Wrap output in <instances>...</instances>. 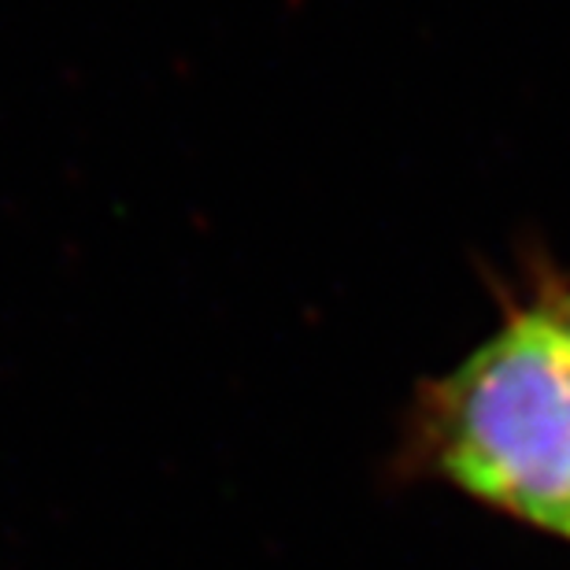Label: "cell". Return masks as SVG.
<instances>
[{
  "label": "cell",
  "mask_w": 570,
  "mask_h": 570,
  "mask_svg": "<svg viewBox=\"0 0 570 570\" xmlns=\"http://www.w3.org/2000/svg\"><path fill=\"white\" fill-rule=\"evenodd\" d=\"M419 449L485 508L570 541V326L556 293L508 312L485 345L426 385Z\"/></svg>",
  "instance_id": "6da1fadb"
},
{
  "label": "cell",
  "mask_w": 570,
  "mask_h": 570,
  "mask_svg": "<svg viewBox=\"0 0 570 570\" xmlns=\"http://www.w3.org/2000/svg\"><path fill=\"white\" fill-rule=\"evenodd\" d=\"M556 301H560V312H563L567 326H570V293H556Z\"/></svg>",
  "instance_id": "7a4b0ae2"
}]
</instances>
